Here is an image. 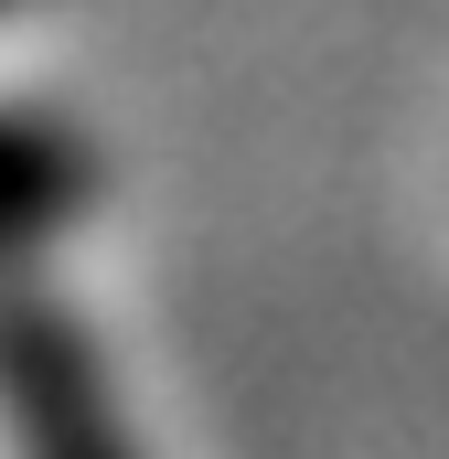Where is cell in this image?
<instances>
[{
	"mask_svg": "<svg viewBox=\"0 0 449 459\" xmlns=\"http://www.w3.org/2000/svg\"><path fill=\"white\" fill-rule=\"evenodd\" d=\"M0 374H11V395H22V417H32V449H43V459H108V417H97V395H86V363L65 352V332H43V321H11V332H0Z\"/></svg>",
	"mask_w": 449,
	"mask_h": 459,
	"instance_id": "obj_1",
	"label": "cell"
},
{
	"mask_svg": "<svg viewBox=\"0 0 449 459\" xmlns=\"http://www.w3.org/2000/svg\"><path fill=\"white\" fill-rule=\"evenodd\" d=\"M65 193H75V182H65V150L0 128V225H11V214H54Z\"/></svg>",
	"mask_w": 449,
	"mask_h": 459,
	"instance_id": "obj_2",
	"label": "cell"
}]
</instances>
